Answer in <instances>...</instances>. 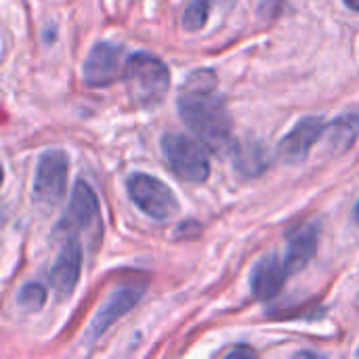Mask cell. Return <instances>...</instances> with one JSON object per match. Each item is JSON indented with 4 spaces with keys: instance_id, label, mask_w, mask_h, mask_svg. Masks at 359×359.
<instances>
[{
    "instance_id": "cell-13",
    "label": "cell",
    "mask_w": 359,
    "mask_h": 359,
    "mask_svg": "<svg viewBox=\"0 0 359 359\" xmlns=\"http://www.w3.org/2000/svg\"><path fill=\"white\" fill-rule=\"evenodd\" d=\"M359 135V114L349 111L339 116L334 122L328 124L326 128V139H328V151L332 156L345 154L353 147Z\"/></svg>"
},
{
    "instance_id": "cell-19",
    "label": "cell",
    "mask_w": 359,
    "mask_h": 359,
    "mask_svg": "<svg viewBox=\"0 0 359 359\" xmlns=\"http://www.w3.org/2000/svg\"><path fill=\"white\" fill-rule=\"evenodd\" d=\"M355 219H358V223H359V202H358V206H355Z\"/></svg>"
},
{
    "instance_id": "cell-20",
    "label": "cell",
    "mask_w": 359,
    "mask_h": 359,
    "mask_svg": "<svg viewBox=\"0 0 359 359\" xmlns=\"http://www.w3.org/2000/svg\"><path fill=\"white\" fill-rule=\"evenodd\" d=\"M2 179H4V172H2V166H0V185H2Z\"/></svg>"
},
{
    "instance_id": "cell-11",
    "label": "cell",
    "mask_w": 359,
    "mask_h": 359,
    "mask_svg": "<svg viewBox=\"0 0 359 359\" xmlns=\"http://www.w3.org/2000/svg\"><path fill=\"white\" fill-rule=\"evenodd\" d=\"M288 276H290V273H288L284 261H280L276 255H269V257L261 259V261L255 265L252 276H250L252 294H255L257 299H261V301L273 299V297L282 290V286H284V282H286Z\"/></svg>"
},
{
    "instance_id": "cell-12",
    "label": "cell",
    "mask_w": 359,
    "mask_h": 359,
    "mask_svg": "<svg viewBox=\"0 0 359 359\" xmlns=\"http://www.w3.org/2000/svg\"><path fill=\"white\" fill-rule=\"evenodd\" d=\"M318 240H320L318 223H307L290 236L286 257H284V265H286L288 273L301 271L313 259V255L318 250Z\"/></svg>"
},
{
    "instance_id": "cell-6",
    "label": "cell",
    "mask_w": 359,
    "mask_h": 359,
    "mask_svg": "<svg viewBox=\"0 0 359 359\" xmlns=\"http://www.w3.org/2000/svg\"><path fill=\"white\" fill-rule=\"evenodd\" d=\"M143 297V288L137 286H124L118 288L109 294V299L99 307V311L95 313V318L90 320L86 332H84V341L90 345L95 341H99L120 318H124Z\"/></svg>"
},
{
    "instance_id": "cell-3",
    "label": "cell",
    "mask_w": 359,
    "mask_h": 359,
    "mask_svg": "<svg viewBox=\"0 0 359 359\" xmlns=\"http://www.w3.org/2000/svg\"><path fill=\"white\" fill-rule=\"evenodd\" d=\"M162 151L172 172L187 183H204L210 175V162L204 147L179 133H168L162 139Z\"/></svg>"
},
{
    "instance_id": "cell-1",
    "label": "cell",
    "mask_w": 359,
    "mask_h": 359,
    "mask_svg": "<svg viewBox=\"0 0 359 359\" xmlns=\"http://www.w3.org/2000/svg\"><path fill=\"white\" fill-rule=\"evenodd\" d=\"M179 114L210 149L225 151L231 145V116L210 69H198L185 80L179 93Z\"/></svg>"
},
{
    "instance_id": "cell-7",
    "label": "cell",
    "mask_w": 359,
    "mask_h": 359,
    "mask_svg": "<svg viewBox=\"0 0 359 359\" xmlns=\"http://www.w3.org/2000/svg\"><path fill=\"white\" fill-rule=\"evenodd\" d=\"M120 46L111 42H97L84 59L82 80L86 86H109L120 76Z\"/></svg>"
},
{
    "instance_id": "cell-15",
    "label": "cell",
    "mask_w": 359,
    "mask_h": 359,
    "mask_svg": "<svg viewBox=\"0 0 359 359\" xmlns=\"http://www.w3.org/2000/svg\"><path fill=\"white\" fill-rule=\"evenodd\" d=\"M210 13V2L208 0H191L183 13V27L187 32H198L206 25Z\"/></svg>"
},
{
    "instance_id": "cell-2",
    "label": "cell",
    "mask_w": 359,
    "mask_h": 359,
    "mask_svg": "<svg viewBox=\"0 0 359 359\" xmlns=\"http://www.w3.org/2000/svg\"><path fill=\"white\" fill-rule=\"evenodd\" d=\"M124 82L130 99L141 107H156L164 101L170 74L168 67L149 53H135L124 65Z\"/></svg>"
},
{
    "instance_id": "cell-21",
    "label": "cell",
    "mask_w": 359,
    "mask_h": 359,
    "mask_svg": "<svg viewBox=\"0 0 359 359\" xmlns=\"http://www.w3.org/2000/svg\"><path fill=\"white\" fill-rule=\"evenodd\" d=\"M358 353H359V351H358Z\"/></svg>"
},
{
    "instance_id": "cell-16",
    "label": "cell",
    "mask_w": 359,
    "mask_h": 359,
    "mask_svg": "<svg viewBox=\"0 0 359 359\" xmlns=\"http://www.w3.org/2000/svg\"><path fill=\"white\" fill-rule=\"evenodd\" d=\"M44 301H46V290H44V286H40V284H36V282L25 284V286L19 290V297H17V303H19L23 309H27V311H38V309H42Z\"/></svg>"
},
{
    "instance_id": "cell-8",
    "label": "cell",
    "mask_w": 359,
    "mask_h": 359,
    "mask_svg": "<svg viewBox=\"0 0 359 359\" xmlns=\"http://www.w3.org/2000/svg\"><path fill=\"white\" fill-rule=\"evenodd\" d=\"M82 267V248L74 236H69L48 273V284L53 286L59 301H67L76 290Z\"/></svg>"
},
{
    "instance_id": "cell-17",
    "label": "cell",
    "mask_w": 359,
    "mask_h": 359,
    "mask_svg": "<svg viewBox=\"0 0 359 359\" xmlns=\"http://www.w3.org/2000/svg\"><path fill=\"white\" fill-rule=\"evenodd\" d=\"M236 355H255V351L248 349V347H238V349H233V351L227 353V358H236Z\"/></svg>"
},
{
    "instance_id": "cell-14",
    "label": "cell",
    "mask_w": 359,
    "mask_h": 359,
    "mask_svg": "<svg viewBox=\"0 0 359 359\" xmlns=\"http://www.w3.org/2000/svg\"><path fill=\"white\" fill-rule=\"evenodd\" d=\"M269 164V154L259 141L238 143L233 149V166L244 177H259Z\"/></svg>"
},
{
    "instance_id": "cell-10",
    "label": "cell",
    "mask_w": 359,
    "mask_h": 359,
    "mask_svg": "<svg viewBox=\"0 0 359 359\" xmlns=\"http://www.w3.org/2000/svg\"><path fill=\"white\" fill-rule=\"evenodd\" d=\"M326 130V124L318 116H309L297 122V126L282 139L280 143V156L284 162L294 164L303 162L309 154V149L318 143L322 133Z\"/></svg>"
},
{
    "instance_id": "cell-4",
    "label": "cell",
    "mask_w": 359,
    "mask_h": 359,
    "mask_svg": "<svg viewBox=\"0 0 359 359\" xmlns=\"http://www.w3.org/2000/svg\"><path fill=\"white\" fill-rule=\"evenodd\" d=\"M126 187H128V196L137 204V208H141V212H145L147 217H151L156 221L170 219L179 208V202H177L175 194L170 191V187L151 175L135 172L128 177Z\"/></svg>"
},
{
    "instance_id": "cell-9",
    "label": "cell",
    "mask_w": 359,
    "mask_h": 359,
    "mask_svg": "<svg viewBox=\"0 0 359 359\" xmlns=\"http://www.w3.org/2000/svg\"><path fill=\"white\" fill-rule=\"evenodd\" d=\"M61 229H65L69 236H74L76 231L88 229V227H99L101 225V212H99V200L95 196V191L90 189L88 183L78 181L69 200V208L67 215L63 217V221L59 223Z\"/></svg>"
},
{
    "instance_id": "cell-5",
    "label": "cell",
    "mask_w": 359,
    "mask_h": 359,
    "mask_svg": "<svg viewBox=\"0 0 359 359\" xmlns=\"http://www.w3.org/2000/svg\"><path fill=\"white\" fill-rule=\"evenodd\" d=\"M67 154L61 149H48L40 156L34 177V200L40 204H57L65 196L67 185Z\"/></svg>"
},
{
    "instance_id": "cell-18",
    "label": "cell",
    "mask_w": 359,
    "mask_h": 359,
    "mask_svg": "<svg viewBox=\"0 0 359 359\" xmlns=\"http://www.w3.org/2000/svg\"><path fill=\"white\" fill-rule=\"evenodd\" d=\"M345 4H347L351 11H359V0H345Z\"/></svg>"
}]
</instances>
